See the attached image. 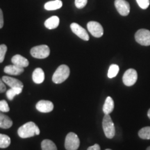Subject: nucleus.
Returning a JSON list of instances; mask_svg holds the SVG:
<instances>
[{"mask_svg":"<svg viewBox=\"0 0 150 150\" xmlns=\"http://www.w3.org/2000/svg\"><path fill=\"white\" fill-rule=\"evenodd\" d=\"M138 136L144 140H150V127H145L138 131Z\"/></svg>","mask_w":150,"mask_h":150,"instance_id":"obj_22","label":"nucleus"},{"mask_svg":"<svg viewBox=\"0 0 150 150\" xmlns=\"http://www.w3.org/2000/svg\"><path fill=\"white\" fill-rule=\"evenodd\" d=\"M136 41L143 46L150 45V31L147 29H139L135 34Z\"/></svg>","mask_w":150,"mask_h":150,"instance_id":"obj_6","label":"nucleus"},{"mask_svg":"<svg viewBox=\"0 0 150 150\" xmlns=\"http://www.w3.org/2000/svg\"><path fill=\"white\" fill-rule=\"evenodd\" d=\"M36 125L33 122L25 123L18 129V136L22 138H27L34 136L35 135Z\"/></svg>","mask_w":150,"mask_h":150,"instance_id":"obj_3","label":"nucleus"},{"mask_svg":"<svg viewBox=\"0 0 150 150\" xmlns=\"http://www.w3.org/2000/svg\"><path fill=\"white\" fill-rule=\"evenodd\" d=\"M30 53H31V56L35 59H46L50 55V50L47 45H42L33 47L31 50Z\"/></svg>","mask_w":150,"mask_h":150,"instance_id":"obj_4","label":"nucleus"},{"mask_svg":"<svg viewBox=\"0 0 150 150\" xmlns=\"http://www.w3.org/2000/svg\"><path fill=\"white\" fill-rule=\"evenodd\" d=\"M10 110V108H9L8 104L7 102L5 100L0 101V111L3 112H8Z\"/></svg>","mask_w":150,"mask_h":150,"instance_id":"obj_26","label":"nucleus"},{"mask_svg":"<svg viewBox=\"0 0 150 150\" xmlns=\"http://www.w3.org/2000/svg\"><path fill=\"white\" fill-rule=\"evenodd\" d=\"M11 144L10 137L5 134H0V148H6Z\"/></svg>","mask_w":150,"mask_h":150,"instance_id":"obj_23","label":"nucleus"},{"mask_svg":"<svg viewBox=\"0 0 150 150\" xmlns=\"http://www.w3.org/2000/svg\"><path fill=\"white\" fill-rule=\"evenodd\" d=\"M36 109L40 112H50L54 109L53 103L47 100H40L36 104Z\"/></svg>","mask_w":150,"mask_h":150,"instance_id":"obj_11","label":"nucleus"},{"mask_svg":"<svg viewBox=\"0 0 150 150\" xmlns=\"http://www.w3.org/2000/svg\"><path fill=\"white\" fill-rule=\"evenodd\" d=\"M32 79L35 83L40 84L42 83L45 80V73L42 69L40 67L35 69L33 72Z\"/></svg>","mask_w":150,"mask_h":150,"instance_id":"obj_14","label":"nucleus"},{"mask_svg":"<svg viewBox=\"0 0 150 150\" xmlns=\"http://www.w3.org/2000/svg\"><path fill=\"white\" fill-rule=\"evenodd\" d=\"M4 26V16H3V12L1 11V9L0 8V29L3 27Z\"/></svg>","mask_w":150,"mask_h":150,"instance_id":"obj_30","label":"nucleus"},{"mask_svg":"<svg viewBox=\"0 0 150 150\" xmlns=\"http://www.w3.org/2000/svg\"><path fill=\"white\" fill-rule=\"evenodd\" d=\"M146 150H150V146H149V147H148L147 149H146Z\"/></svg>","mask_w":150,"mask_h":150,"instance_id":"obj_34","label":"nucleus"},{"mask_svg":"<svg viewBox=\"0 0 150 150\" xmlns=\"http://www.w3.org/2000/svg\"><path fill=\"white\" fill-rule=\"evenodd\" d=\"M63 6V2L61 0H54L47 2L45 4V9L47 11H55L61 8Z\"/></svg>","mask_w":150,"mask_h":150,"instance_id":"obj_18","label":"nucleus"},{"mask_svg":"<svg viewBox=\"0 0 150 150\" xmlns=\"http://www.w3.org/2000/svg\"><path fill=\"white\" fill-rule=\"evenodd\" d=\"M6 91V86L4 85V82L2 79H0V93H4Z\"/></svg>","mask_w":150,"mask_h":150,"instance_id":"obj_29","label":"nucleus"},{"mask_svg":"<svg viewBox=\"0 0 150 150\" xmlns=\"http://www.w3.org/2000/svg\"><path fill=\"white\" fill-rule=\"evenodd\" d=\"M7 52V47L6 45H0V63L4 60L6 53Z\"/></svg>","mask_w":150,"mask_h":150,"instance_id":"obj_25","label":"nucleus"},{"mask_svg":"<svg viewBox=\"0 0 150 150\" xmlns=\"http://www.w3.org/2000/svg\"><path fill=\"white\" fill-rule=\"evenodd\" d=\"M70 70L69 67L66 65H61L56 69L55 72L52 76V81L54 83L59 84L64 82L68 78Z\"/></svg>","mask_w":150,"mask_h":150,"instance_id":"obj_1","label":"nucleus"},{"mask_svg":"<svg viewBox=\"0 0 150 150\" xmlns=\"http://www.w3.org/2000/svg\"><path fill=\"white\" fill-rule=\"evenodd\" d=\"M114 109V102L112 97H108L105 100L104 104L103 106V111L104 114H110Z\"/></svg>","mask_w":150,"mask_h":150,"instance_id":"obj_19","label":"nucleus"},{"mask_svg":"<svg viewBox=\"0 0 150 150\" xmlns=\"http://www.w3.org/2000/svg\"><path fill=\"white\" fill-rule=\"evenodd\" d=\"M102 127L106 138L111 139L115 136V128L109 114H105L102 121Z\"/></svg>","mask_w":150,"mask_h":150,"instance_id":"obj_2","label":"nucleus"},{"mask_svg":"<svg viewBox=\"0 0 150 150\" xmlns=\"http://www.w3.org/2000/svg\"><path fill=\"white\" fill-rule=\"evenodd\" d=\"M11 62L13 63V64L20 67H23V68L27 67L29 64V61L20 54H16V55L13 56L12 59H11Z\"/></svg>","mask_w":150,"mask_h":150,"instance_id":"obj_13","label":"nucleus"},{"mask_svg":"<svg viewBox=\"0 0 150 150\" xmlns=\"http://www.w3.org/2000/svg\"><path fill=\"white\" fill-rule=\"evenodd\" d=\"M87 150H101L100 146H99L98 144H95V145L93 146H91L88 148Z\"/></svg>","mask_w":150,"mask_h":150,"instance_id":"obj_31","label":"nucleus"},{"mask_svg":"<svg viewBox=\"0 0 150 150\" xmlns=\"http://www.w3.org/2000/svg\"><path fill=\"white\" fill-rule=\"evenodd\" d=\"M42 150H57V147L54 142L50 140H44L41 142Z\"/></svg>","mask_w":150,"mask_h":150,"instance_id":"obj_20","label":"nucleus"},{"mask_svg":"<svg viewBox=\"0 0 150 150\" xmlns=\"http://www.w3.org/2000/svg\"><path fill=\"white\" fill-rule=\"evenodd\" d=\"M105 150H112V149H105Z\"/></svg>","mask_w":150,"mask_h":150,"instance_id":"obj_35","label":"nucleus"},{"mask_svg":"<svg viewBox=\"0 0 150 150\" xmlns=\"http://www.w3.org/2000/svg\"><path fill=\"white\" fill-rule=\"evenodd\" d=\"M147 116H148V117H149V119H150V108H149V110H148V112H147Z\"/></svg>","mask_w":150,"mask_h":150,"instance_id":"obj_33","label":"nucleus"},{"mask_svg":"<svg viewBox=\"0 0 150 150\" xmlns=\"http://www.w3.org/2000/svg\"><path fill=\"white\" fill-rule=\"evenodd\" d=\"M60 19L57 16H52L45 22V26L48 29H54L59 27Z\"/></svg>","mask_w":150,"mask_h":150,"instance_id":"obj_16","label":"nucleus"},{"mask_svg":"<svg viewBox=\"0 0 150 150\" xmlns=\"http://www.w3.org/2000/svg\"><path fill=\"white\" fill-rule=\"evenodd\" d=\"M136 1L142 9H147L150 4L149 0H136Z\"/></svg>","mask_w":150,"mask_h":150,"instance_id":"obj_27","label":"nucleus"},{"mask_svg":"<svg viewBox=\"0 0 150 150\" xmlns=\"http://www.w3.org/2000/svg\"><path fill=\"white\" fill-rule=\"evenodd\" d=\"M2 80L10 88H23L24 87L23 83L17 79L10 77L8 76H4Z\"/></svg>","mask_w":150,"mask_h":150,"instance_id":"obj_12","label":"nucleus"},{"mask_svg":"<svg viewBox=\"0 0 150 150\" xmlns=\"http://www.w3.org/2000/svg\"><path fill=\"white\" fill-rule=\"evenodd\" d=\"M138 79V73L134 69H129L123 75V83L127 86H131L134 85Z\"/></svg>","mask_w":150,"mask_h":150,"instance_id":"obj_7","label":"nucleus"},{"mask_svg":"<svg viewBox=\"0 0 150 150\" xmlns=\"http://www.w3.org/2000/svg\"><path fill=\"white\" fill-rule=\"evenodd\" d=\"M88 3V0H75L74 4L77 8L81 9L86 6Z\"/></svg>","mask_w":150,"mask_h":150,"instance_id":"obj_28","label":"nucleus"},{"mask_svg":"<svg viewBox=\"0 0 150 150\" xmlns=\"http://www.w3.org/2000/svg\"><path fill=\"white\" fill-rule=\"evenodd\" d=\"M13 121L8 116L0 111V128L9 129L12 127Z\"/></svg>","mask_w":150,"mask_h":150,"instance_id":"obj_17","label":"nucleus"},{"mask_svg":"<svg viewBox=\"0 0 150 150\" xmlns=\"http://www.w3.org/2000/svg\"><path fill=\"white\" fill-rule=\"evenodd\" d=\"M80 145V140L77 135L73 132L69 133L65 138V147L67 150H76Z\"/></svg>","mask_w":150,"mask_h":150,"instance_id":"obj_5","label":"nucleus"},{"mask_svg":"<svg viewBox=\"0 0 150 150\" xmlns=\"http://www.w3.org/2000/svg\"><path fill=\"white\" fill-rule=\"evenodd\" d=\"M22 92V88H11L6 91V97L9 100L12 101L17 95H19Z\"/></svg>","mask_w":150,"mask_h":150,"instance_id":"obj_21","label":"nucleus"},{"mask_svg":"<svg viewBox=\"0 0 150 150\" xmlns=\"http://www.w3.org/2000/svg\"><path fill=\"white\" fill-rule=\"evenodd\" d=\"M120 68L119 66L116 64H112L109 67L108 72V77L110 79L114 78L117 76L118 72H119Z\"/></svg>","mask_w":150,"mask_h":150,"instance_id":"obj_24","label":"nucleus"},{"mask_svg":"<svg viewBox=\"0 0 150 150\" xmlns=\"http://www.w3.org/2000/svg\"><path fill=\"white\" fill-rule=\"evenodd\" d=\"M88 30L92 35L95 38H100L104 34V29L99 22L91 21L87 24Z\"/></svg>","mask_w":150,"mask_h":150,"instance_id":"obj_8","label":"nucleus"},{"mask_svg":"<svg viewBox=\"0 0 150 150\" xmlns=\"http://www.w3.org/2000/svg\"><path fill=\"white\" fill-rule=\"evenodd\" d=\"M71 30L75 35H77L78 37H79L82 40L88 41L89 40V35L88 34L86 30L80 26L79 24L76 23H72L70 25Z\"/></svg>","mask_w":150,"mask_h":150,"instance_id":"obj_9","label":"nucleus"},{"mask_svg":"<svg viewBox=\"0 0 150 150\" xmlns=\"http://www.w3.org/2000/svg\"><path fill=\"white\" fill-rule=\"evenodd\" d=\"M24 70L23 67L17 66L14 64L7 65L4 67V70L5 73L11 75H19L22 74L24 72Z\"/></svg>","mask_w":150,"mask_h":150,"instance_id":"obj_15","label":"nucleus"},{"mask_svg":"<svg viewBox=\"0 0 150 150\" xmlns=\"http://www.w3.org/2000/svg\"><path fill=\"white\" fill-rule=\"evenodd\" d=\"M115 8L120 14L122 16H127L130 12V5L126 0H115Z\"/></svg>","mask_w":150,"mask_h":150,"instance_id":"obj_10","label":"nucleus"},{"mask_svg":"<svg viewBox=\"0 0 150 150\" xmlns=\"http://www.w3.org/2000/svg\"><path fill=\"white\" fill-rule=\"evenodd\" d=\"M40 134V129H39L38 127L36 126V128H35V135H39Z\"/></svg>","mask_w":150,"mask_h":150,"instance_id":"obj_32","label":"nucleus"}]
</instances>
